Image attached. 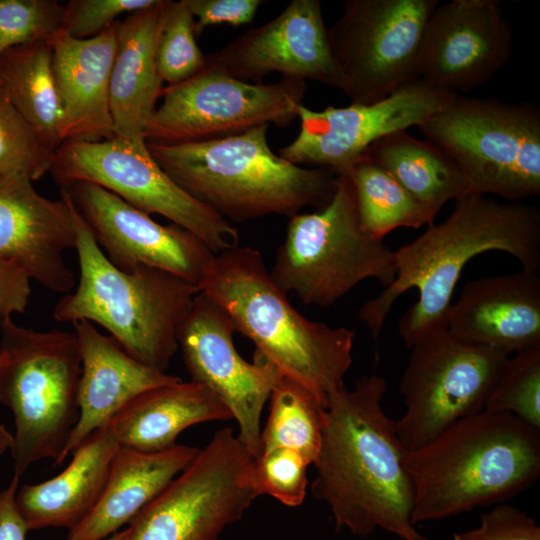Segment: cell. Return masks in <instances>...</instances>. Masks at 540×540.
I'll return each mask as SVG.
<instances>
[{
  "label": "cell",
  "instance_id": "cell-18",
  "mask_svg": "<svg viewBox=\"0 0 540 540\" xmlns=\"http://www.w3.org/2000/svg\"><path fill=\"white\" fill-rule=\"evenodd\" d=\"M512 54V28L499 1L452 0L427 21L418 79L460 95L492 79Z\"/></svg>",
  "mask_w": 540,
  "mask_h": 540
},
{
  "label": "cell",
  "instance_id": "cell-43",
  "mask_svg": "<svg viewBox=\"0 0 540 540\" xmlns=\"http://www.w3.org/2000/svg\"><path fill=\"white\" fill-rule=\"evenodd\" d=\"M127 539V528L118 531L106 538L98 539V540H126Z\"/></svg>",
  "mask_w": 540,
  "mask_h": 540
},
{
  "label": "cell",
  "instance_id": "cell-22",
  "mask_svg": "<svg viewBox=\"0 0 540 540\" xmlns=\"http://www.w3.org/2000/svg\"><path fill=\"white\" fill-rule=\"evenodd\" d=\"M72 324L77 337L81 374L78 385L79 417L68 440L64 458L141 393L180 381L135 359L110 335L79 320Z\"/></svg>",
  "mask_w": 540,
  "mask_h": 540
},
{
  "label": "cell",
  "instance_id": "cell-13",
  "mask_svg": "<svg viewBox=\"0 0 540 540\" xmlns=\"http://www.w3.org/2000/svg\"><path fill=\"white\" fill-rule=\"evenodd\" d=\"M400 380L405 411L395 421L406 451L416 450L457 421L482 412L508 354L467 343L447 330L411 348Z\"/></svg>",
  "mask_w": 540,
  "mask_h": 540
},
{
  "label": "cell",
  "instance_id": "cell-32",
  "mask_svg": "<svg viewBox=\"0 0 540 540\" xmlns=\"http://www.w3.org/2000/svg\"><path fill=\"white\" fill-rule=\"evenodd\" d=\"M484 410L540 429V347L508 357Z\"/></svg>",
  "mask_w": 540,
  "mask_h": 540
},
{
  "label": "cell",
  "instance_id": "cell-6",
  "mask_svg": "<svg viewBox=\"0 0 540 540\" xmlns=\"http://www.w3.org/2000/svg\"><path fill=\"white\" fill-rule=\"evenodd\" d=\"M72 206L79 280L56 303L53 318L97 324L135 359L165 372L178 351L177 332L199 287L156 268H117Z\"/></svg>",
  "mask_w": 540,
  "mask_h": 540
},
{
  "label": "cell",
  "instance_id": "cell-16",
  "mask_svg": "<svg viewBox=\"0 0 540 540\" xmlns=\"http://www.w3.org/2000/svg\"><path fill=\"white\" fill-rule=\"evenodd\" d=\"M236 327L228 313L199 292L177 332L178 351L191 381L213 392L238 424L237 436L257 457L261 451V414L282 376L255 351L246 361L234 344Z\"/></svg>",
  "mask_w": 540,
  "mask_h": 540
},
{
  "label": "cell",
  "instance_id": "cell-20",
  "mask_svg": "<svg viewBox=\"0 0 540 540\" xmlns=\"http://www.w3.org/2000/svg\"><path fill=\"white\" fill-rule=\"evenodd\" d=\"M32 182L23 175L0 178V259L48 290L67 294L76 285L64 257L76 243L72 202L65 188L52 200Z\"/></svg>",
  "mask_w": 540,
  "mask_h": 540
},
{
  "label": "cell",
  "instance_id": "cell-11",
  "mask_svg": "<svg viewBox=\"0 0 540 540\" xmlns=\"http://www.w3.org/2000/svg\"><path fill=\"white\" fill-rule=\"evenodd\" d=\"M306 90L300 78L251 83L205 64L192 78L163 87L144 139L177 145L239 135L261 125L286 127L298 117Z\"/></svg>",
  "mask_w": 540,
  "mask_h": 540
},
{
  "label": "cell",
  "instance_id": "cell-31",
  "mask_svg": "<svg viewBox=\"0 0 540 540\" xmlns=\"http://www.w3.org/2000/svg\"><path fill=\"white\" fill-rule=\"evenodd\" d=\"M269 399L260 453L289 448L313 464L321 445L326 409L308 390L284 376L275 383Z\"/></svg>",
  "mask_w": 540,
  "mask_h": 540
},
{
  "label": "cell",
  "instance_id": "cell-42",
  "mask_svg": "<svg viewBox=\"0 0 540 540\" xmlns=\"http://www.w3.org/2000/svg\"><path fill=\"white\" fill-rule=\"evenodd\" d=\"M13 441V434L0 422V457L12 448Z\"/></svg>",
  "mask_w": 540,
  "mask_h": 540
},
{
  "label": "cell",
  "instance_id": "cell-4",
  "mask_svg": "<svg viewBox=\"0 0 540 540\" xmlns=\"http://www.w3.org/2000/svg\"><path fill=\"white\" fill-rule=\"evenodd\" d=\"M404 466L413 486V525L501 504L538 479L540 429L483 410L406 451Z\"/></svg>",
  "mask_w": 540,
  "mask_h": 540
},
{
  "label": "cell",
  "instance_id": "cell-26",
  "mask_svg": "<svg viewBox=\"0 0 540 540\" xmlns=\"http://www.w3.org/2000/svg\"><path fill=\"white\" fill-rule=\"evenodd\" d=\"M119 448L106 426L78 446L69 465L57 476L19 488L16 503L29 530H70L86 518L102 494Z\"/></svg>",
  "mask_w": 540,
  "mask_h": 540
},
{
  "label": "cell",
  "instance_id": "cell-36",
  "mask_svg": "<svg viewBox=\"0 0 540 540\" xmlns=\"http://www.w3.org/2000/svg\"><path fill=\"white\" fill-rule=\"evenodd\" d=\"M63 13L57 0H0V54L49 41L61 29Z\"/></svg>",
  "mask_w": 540,
  "mask_h": 540
},
{
  "label": "cell",
  "instance_id": "cell-17",
  "mask_svg": "<svg viewBox=\"0 0 540 540\" xmlns=\"http://www.w3.org/2000/svg\"><path fill=\"white\" fill-rule=\"evenodd\" d=\"M97 245L117 268L160 269L198 286L214 252L176 225H162L110 191L90 182L65 188Z\"/></svg>",
  "mask_w": 540,
  "mask_h": 540
},
{
  "label": "cell",
  "instance_id": "cell-37",
  "mask_svg": "<svg viewBox=\"0 0 540 540\" xmlns=\"http://www.w3.org/2000/svg\"><path fill=\"white\" fill-rule=\"evenodd\" d=\"M157 0H70L63 4L61 30L75 39L97 36L117 22L118 16L146 9Z\"/></svg>",
  "mask_w": 540,
  "mask_h": 540
},
{
  "label": "cell",
  "instance_id": "cell-30",
  "mask_svg": "<svg viewBox=\"0 0 540 540\" xmlns=\"http://www.w3.org/2000/svg\"><path fill=\"white\" fill-rule=\"evenodd\" d=\"M358 217L364 231L382 239L401 228L433 224L435 215L408 194L384 169L366 156L351 167Z\"/></svg>",
  "mask_w": 540,
  "mask_h": 540
},
{
  "label": "cell",
  "instance_id": "cell-10",
  "mask_svg": "<svg viewBox=\"0 0 540 540\" xmlns=\"http://www.w3.org/2000/svg\"><path fill=\"white\" fill-rule=\"evenodd\" d=\"M50 173L62 188L90 182L147 214L161 215L215 254L238 246L237 228L183 191L153 158L144 138L65 141L55 151Z\"/></svg>",
  "mask_w": 540,
  "mask_h": 540
},
{
  "label": "cell",
  "instance_id": "cell-38",
  "mask_svg": "<svg viewBox=\"0 0 540 540\" xmlns=\"http://www.w3.org/2000/svg\"><path fill=\"white\" fill-rule=\"evenodd\" d=\"M453 540H540V527L527 513L501 503L481 515L477 528L455 533Z\"/></svg>",
  "mask_w": 540,
  "mask_h": 540
},
{
  "label": "cell",
  "instance_id": "cell-33",
  "mask_svg": "<svg viewBox=\"0 0 540 540\" xmlns=\"http://www.w3.org/2000/svg\"><path fill=\"white\" fill-rule=\"evenodd\" d=\"M194 17L185 0L171 1L156 45V67L166 86L184 82L206 64L196 41Z\"/></svg>",
  "mask_w": 540,
  "mask_h": 540
},
{
  "label": "cell",
  "instance_id": "cell-40",
  "mask_svg": "<svg viewBox=\"0 0 540 540\" xmlns=\"http://www.w3.org/2000/svg\"><path fill=\"white\" fill-rule=\"evenodd\" d=\"M31 279L16 265L0 259V323L26 311Z\"/></svg>",
  "mask_w": 540,
  "mask_h": 540
},
{
  "label": "cell",
  "instance_id": "cell-7",
  "mask_svg": "<svg viewBox=\"0 0 540 540\" xmlns=\"http://www.w3.org/2000/svg\"><path fill=\"white\" fill-rule=\"evenodd\" d=\"M0 403L13 414L14 475L43 459L60 465L79 417L81 358L74 331L0 323Z\"/></svg>",
  "mask_w": 540,
  "mask_h": 540
},
{
  "label": "cell",
  "instance_id": "cell-9",
  "mask_svg": "<svg viewBox=\"0 0 540 540\" xmlns=\"http://www.w3.org/2000/svg\"><path fill=\"white\" fill-rule=\"evenodd\" d=\"M460 167L473 193L506 202L540 194V108L458 95L418 126Z\"/></svg>",
  "mask_w": 540,
  "mask_h": 540
},
{
  "label": "cell",
  "instance_id": "cell-27",
  "mask_svg": "<svg viewBox=\"0 0 540 540\" xmlns=\"http://www.w3.org/2000/svg\"><path fill=\"white\" fill-rule=\"evenodd\" d=\"M231 418L207 387L180 380L141 393L107 427L120 447L155 453L176 445L178 435L192 425Z\"/></svg>",
  "mask_w": 540,
  "mask_h": 540
},
{
  "label": "cell",
  "instance_id": "cell-23",
  "mask_svg": "<svg viewBox=\"0 0 540 540\" xmlns=\"http://www.w3.org/2000/svg\"><path fill=\"white\" fill-rule=\"evenodd\" d=\"M118 21L97 36L75 39L61 29L50 39L52 66L63 113V142L115 137L110 78Z\"/></svg>",
  "mask_w": 540,
  "mask_h": 540
},
{
  "label": "cell",
  "instance_id": "cell-35",
  "mask_svg": "<svg viewBox=\"0 0 540 540\" xmlns=\"http://www.w3.org/2000/svg\"><path fill=\"white\" fill-rule=\"evenodd\" d=\"M309 465L303 455L289 448L261 452L251 466L253 488L257 496L269 495L286 506H299L307 493Z\"/></svg>",
  "mask_w": 540,
  "mask_h": 540
},
{
  "label": "cell",
  "instance_id": "cell-24",
  "mask_svg": "<svg viewBox=\"0 0 540 540\" xmlns=\"http://www.w3.org/2000/svg\"><path fill=\"white\" fill-rule=\"evenodd\" d=\"M170 0L118 21L117 48L110 78L115 137L144 138L164 87L156 67V45Z\"/></svg>",
  "mask_w": 540,
  "mask_h": 540
},
{
  "label": "cell",
  "instance_id": "cell-21",
  "mask_svg": "<svg viewBox=\"0 0 540 540\" xmlns=\"http://www.w3.org/2000/svg\"><path fill=\"white\" fill-rule=\"evenodd\" d=\"M447 331L457 339L508 355L540 347V278L514 274L468 282L452 303Z\"/></svg>",
  "mask_w": 540,
  "mask_h": 540
},
{
  "label": "cell",
  "instance_id": "cell-3",
  "mask_svg": "<svg viewBox=\"0 0 540 540\" xmlns=\"http://www.w3.org/2000/svg\"><path fill=\"white\" fill-rule=\"evenodd\" d=\"M198 287L228 313L257 353L325 409L330 396L345 386L355 332L298 312L273 281L259 250L238 245L214 254Z\"/></svg>",
  "mask_w": 540,
  "mask_h": 540
},
{
  "label": "cell",
  "instance_id": "cell-41",
  "mask_svg": "<svg viewBox=\"0 0 540 540\" xmlns=\"http://www.w3.org/2000/svg\"><path fill=\"white\" fill-rule=\"evenodd\" d=\"M19 481L20 477L14 475L9 485L0 492V540H26L29 531L16 503Z\"/></svg>",
  "mask_w": 540,
  "mask_h": 540
},
{
  "label": "cell",
  "instance_id": "cell-19",
  "mask_svg": "<svg viewBox=\"0 0 540 540\" xmlns=\"http://www.w3.org/2000/svg\"><path fill=\"white\" fill-rule=\"evenodd\" d=\"M206 65L251 83L279 73L282 78L342 86L320 0H292L273 19L206 55Z\"/></svg>",
  "mask_w": 540,
  "mask_h": 540
},
{
  "label": "cell",
  "instance_id": "cell-14",
  "mask_svg": "<svg viewBox=\"0 0 540 540\" xmlns=\"http://www.w3.org/2000/svg\"><path fill=\"white\" fill-rule=\"evenodd\" d=\"M438 0H347L328 28L341 91L351 104L380 101L418 80V56Z\"/></svg>",
  "mask_w": 540,
  "mask_h": 540
},
{
  "label": "cell",
  "instance_id": "cell-34",
  "mask_svg": "<svg viewBox=\"0 0 540 540\" xmlns=\"http://www.w3.org/2000/svg\"><path fill=\"white\" fill-rule=\"evenodd\" d=\"M54 155L0 92V178L23 175L38 180L50 172Z\"/></svg>",
  "mask_w": 540,
  "mask_h": 540
},
{
  "label": "cell",
  "instance_id": "cell-2",
  "mask_svg": "<svg viewBox=\"0 0 540 540\" xmlns=\"http://www.w3.org/2000/svg\"><path fill=\"white\" fill-rule=\"evenodd\" d=\"M386 389L384 378L369 375L330 396L311 493L328 505L337 530L428 540L411 522L413 486L395 421L381 404Z\"/></svg>",
  "mask_w": 540,
  "mask_h": 540
},
{
  "label": "cell",
  "instance_id": "cell-12",
  "mask_svg": "<svg viewBox=\"0 0 540 540\" xmlns=\"http://www.w3.org/2000/svg\"><path fill=\"white\" fill-rule=\"evenodd\" d=\"M253 459L232 428L218 430L133 518L126 540H218L258 497L251 482Z\"/></svg>",
  "mask_w": 540,
  "mask_h": 540
},
{
  "label": "cell",
  "instance_id": "cell-1",
  "mask_svg": "<svg viewBox=\"0 0 540 540\" xmlns=\"http://www.w3.org/2000/svg\"><path fill=\"white\" fill-rule=\"evenodd\" d=\"M502 251L522 269L540 268V210L523 202H498L478 193L457 200L450 215L395 252L394 281L359 309V318L378 339L396 300L411 288L417 301L398 324L406 347L447 330L452 296L462 270L477 255Z\"/></svg>",
  "mask_w": 540,
  "mask_h": 540
},
{
  "label": "cell",
  "instance_id": "cell-29",
  "mask_svg": "<svg viewBox=\"0 0 540 540\" xmlns=\"http://www.w3.org/2000/svg\"><path fill=\"white\" fill-rule=\"evenodd\" d=\"M0 92L53 151L63 143V113L49 41L8 49L0 54Z\"/></svg>",
  "mask_w": 540,
  "mask_h": 540
},
{
  "label": "cell",
  "instance_id": "cell-5",
  "mask_svg": "<svg viewBox=\"0 0 540 540\" xmlns=\"http://www.w3.org/2000/svg\"><path fill=\"white\" fill-rule=\"evenodd\" d=\"M269 125L226 138L177 145L148 144L159 166L189 196L227 221L292 217L333 197L337 174L295 165L272 151Z\"/></svg>",
  "mask_w": 540,
  "mask_h": 540
},
{
  "label": "cell",
  "instance_id": "cell-25",
  "mask_svg": "<svg viewBox=\"0 0 540 540\" xmlns=\"http://www.w3.org/2000/svg\"><path fill=\"white\" fill-rule=\"evenodd\" d=\"M199 450L179 444L155 453L120 447L97 504L69 530L68 540H98L118 532L192 463Z\"/></svg>",
  "mask_w": 540,
  "mask_h": 540
},
{
  "label": "cell",
  "instance_id": "cell-28",
  "mask_svg": "<svg viewBox=\"0 0 540 540\" xmlns=\"http://www.w3.org/2000/svg\"><path fill=\"white\" fill-rule=\"evenodd\" d=\"M363 155L435 216L447 201L473 193L467 177L445 151L406 130L382 137Z\"/></svg>",
  "mask_w": 540,
  "mask_h": 540
},
{
  "label": "cell",
  "instance_id": "cell-8",
  "mask_svg": "<svg viewBox=\"0 0 540 540\" xmlns=\"http://www.w3.org/2000/svg\"><path fill=\"white\" fill-rule=\"evenodd\" d=\"M397 273L395 252L360 225L349 171L337 174L329 203L289 218L283 243L270 271L286 295L305 305L328 307L366 279L384 288Z\"/></svg>",
  "mask_w": 540,
  "mask_h": 540
},
{
  "label": "cell",
  "instance_id": "cell-39",
  "mask_svg": "<svg viewBox=\"0 0 540 540\" xmlns=\"http://www.w3.org/2000/svg\"><path fill=\"white\" fill-rule=\"evenodd\" d=\"M194 17L196 35L211 25L239 26L253 21L261 0H185Z\"/></svg>",
  "mask_w": 540,
  "mask_h": 540
},
{
  "label": "cell",
  "instance_id": "cell-15",
  "mask_svg": "<svg viewBox=\"0 0 540 540\" xmlns=\"http://www.w3.org/2000/svg\"><path fill=\"white\" fill-rule=\"evenodd\" d=\"M458 94L420 79L384 99L346 107L298 108L299 133L278 155L298 166L347 172L382 137L420 126L449 106Z\"/></svg>",
  "mask_w": 540,
  "mask_h": 540
}]
</instances>
